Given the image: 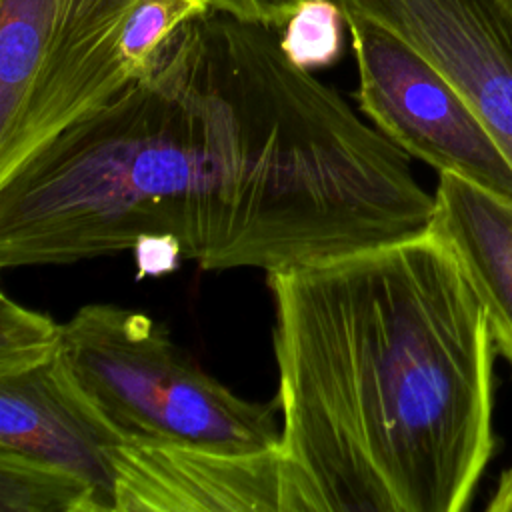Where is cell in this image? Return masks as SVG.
I'll return each instance as SVG.
<instances>
[{
    "mask_svg": "<svg viewBox=\"0 0 512 512\" xmlns=\"http://www.w3.org/2000/svg\"><path fill=\"white\" fill-rule=\"evenodd\" d=\"M282 512H460L492 458L494 340L426 234L268 272Z\"/></svg>",
    "mask_w": 512,
    "mask_h": 512,
    "instance_id": "2",
    "label": "cell"
},
{
    "mask_svg": "<svg viewBox=\"0 0 512 512\" xmlns=\"http://www.w3.org/2000/svg\"><path fill=\"white\" fill-rule=\"evenodd\" d=\"M344 26L336 0H306L280 30V46L300 68H324L340 56Z\"/></svg>",
    "mask_w": 512,
    "mask_h": 512,
    "instance_id": "13",
    "label": "cell"
},
{
    "mask_svg": "<svg viewBox=\"0 0 512 512\" xmlns=\"http://www.w3.org/2000/svg\"><path fill=\"white\" fill-rule=\"evenodd\" d=\"M138 0H0V182L134 80L122 36Z\"/></svg>",
    "mask_w": 512,
    "mask_h": 512,
    "instance_id": "4",
    "label": "cell"
},
{
    "mask_svg": "<svg viewBox=\"0 0 512 512\" xmlns=\"http://www.w3.org/2000/svg\"><path fill=\"white\" fill-rule=\"evenodd\" d=\"M210 12L204 0H138L122 36V58L132 76H148L176 36L198 16Z\"/></svg>",
    "mask_w": 512,
    "mask_h": 512,
    "instance_id": "11",
    "label": "cell"
},
{
    "mask_svg": "<svg viewBox=\"0 0 512 512\" xmlns=\"http://www.w3.org/2000/svg\"><path fill=\"white\" fill-rule=\"evenodd\" d=\"M210 10L282 30L306 0H204Z\"/></svg>",
    "mask_w": 512,
    "mask_h": 512,
    "instance_id": "14",
    "label": "cell"
},
{
    "mask_svg": "<svg viewBox=\"0 0 512 512\" xmlns=\"http://www.w3.org/2000/svg\"><path fill=\"white\" fill-rule=\"evenodd\" d=\"M62 344V324L0 294V378L50 364Z\"/></svg>",
    "mask_w": 512,
    "mask_h": 512,
    "instance_id": "12",
    "label": "cell"
},
{
    "mask_svg": "<svg viewBox=\"0 0 512 512\" xmlns=\"http://www.w3.org/2000/svg\"><path fill=\"white\" fill-rule=\"evenodd\" d=\"M136 260V278L164 276L178 268L182 254V246L172 234H144L132 246Z\"/></svg>",
    "mask_w": 512,
    "mask_h": 512,
    "instance_id": "15",
    "label": "cell"
},
{
    "mask_svg": "<svg viewBox=\"0 0 512 512\" xmlns=\"http://www.w3.org/2000/svg\"><path fill=\"white\" fill-rule=\"evenodd\" d=\"M358 66L356 100L408 156L512 200V162L458 90L412 46L344 14Z\"/></svg>",
    "mask_w": 512,
    "mask_h": 512,
    "instance_id": "5",
    "label": "cell"
},
{
    "mask_svg": "<svg viewBox=\"0 0 512 512\" xmlns=\"http://www.w3.org/2000/svg\"><path fill=\"white\" fill-rule=\"evenodd\" d=\"M486 510L490 512H512V468L504 470L500 474L498 486L492 494V500L488 502Z\"/></svg>",
    "mask_w": 512,
    "mask_h": 512,
    "instance_id": "16",
    "label": "cell"
},
{
    "mask_svg": "<svg viewBox=\"0 0 512 512\" xmlns=\"http://www.w3.org/2000/svg\"><path fill=\"white\" fill-rule=\"evenodd\" d=\"M432 216L410 156L280 30L210 10L0 182V268L172 234L204 270L274 272L426 234Z\"/></svg>",
    "mask_w": 512,
    "mask_h": 512,
    "instance_id": "1",
    "label": "cell"
},
{
    "mask_svg": "<svg viewBox=\"0 0 512 512\" xmlns=\"http://www.w3.org/2000/svg\"><path fill=\"white\" fill-rule=\"evenodd\" d=\"M430 232L454 252L484 308L496 352L512 366V200L440 174Z\"/></svg>",
    "mask_w": 512,
    "mask_h": 512,
    "instance_id": "9",
    "label": "cell"
},
{
    "mask_svg": "<svg viewBox=\"0 0 512 512\" xmlns=\"http://www.w3.org/2000/svg\"><path fill=\"white\" fill-rule=\"evenodd\" d=\"M106 456L114 512H282L278 448L238 454L120 438Z\"/></svg>",
    "mask_w": 512,
    "mask_h": 512,
    "instance_id": "7",
    "label": "cell"
},
{
    "mask_svg": "<svg viewBox=\"0 0 512 512\" xmlns=\"http://www.w3.org/2000/svg\"><path fill=\"white\" fill-rule=\"evenodd\" d=\"M412 46L512 162V0H336Z\"/></svg>",
    "mask_w": 512,
    "mask_h": 512,
    "instance_id": "6",
    "label": "cell"
},
{
    "mask_svg": "<svg viewBox=\"0 0 512 512\" xmlns=\"http://www.w3.org/2000/svg\"><path fill=\"white\" fill-rule=\"evenodd\" d=\"M0 512H102L96 488L70 468L0 448Z\"/></svg>",
    "mask_w": 512,
    "mask_h": 512,
    "instance_id": "10",
    "label": "cell"
},
{
    "mask_svg": "<svg viewBox=\"0 0 512 512\" xmlns=\"http://www.w3.org/2000/svg\"><path fill=\"white\" fill-rule=\"evenodd\" d=\"M60 384L120 438L220 452L280 444L278 400H246L204 372L150 316L86 304L62 324Z\"/></svg>",
    "mask_w": 512,
    "mask_h": 512,
    "instance_id": "3",
    "label": "cell"
},
{
    "mask_svg": "<svg viewBox=\"0 0 512 512\" xmlns=\"http://www.w3.org/2000/svg\"><path fill=\"white\" fill-rule=\"evenodd\" d=\"M52 362L0 378V448L74 470L96 488L102 512H114L106 448L120 436L60 384Z\"/></svg>",
    "mask_w": 512,
    "mask_h": 512,
    "instance_id": "8",
    "label": "cell"
}]
</instances>
